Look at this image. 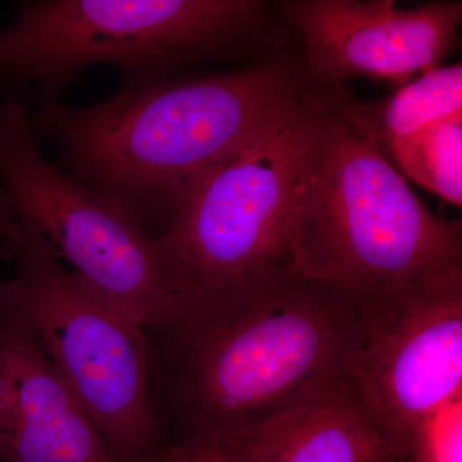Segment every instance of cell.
<instances>
[{"label":"cell","mask_w":462,"mask_h":462,"mask_svg":"<svg viewBox=\"0 0 462 462\" xmlns=\"http://www.w3.org/2000/svg\"><path fill=\"white\" fill-rule=\"evenodd\" d=\"M311 87L303 66L275 60L229 74L126 84L87 108L42 100L33 127L74 180L169 221L209 170L289 114Z\"/></svg>","instance_id":"cell-1"},{"label":"cell","mask_w":462,"mask_h":462,"mask_svg":"<svg viewBox=\"0 0 462 462\" xmlns=\"http://www.w3.org/2000/svg\"><path fill=\"white\" fill-rule=\"evenodd\" d=\"M285 224L291 269L364 300L462 269L460 223L421 202L330 89L300 100Z\"/></svg>","instance_id":"cell-2"},{"label":"cell","mask_w":462,"mask_h":462,"mask_svg":"<svg viewBox=\"0 0 462 462\" xmlns=\"http://www.w3.org/2000/svg\"><path fill=\"white\" fill-rule=\"evenodd\" d=\"M372 303L284 266L176 328L197 433L252 424L351 383Z\"/></svg>","instance_id":"cell-3"},{"label":"cell","mask_w":462,"mask_h":462,"mask_svg":"<svg viewBox=\"0 0 462 462\" xmlns=\"http://www.w3.org/2000/svg\"><path fill=\"white\" fill-rule=\"evenodd\" d=\"M258 0H42L0 29V81L54 97L81 69L120 67L126 84L240 56L266 20Z\"/></svg>","instance_id":"cell-4"},{"label":"cell","mask_w":462,"mask_h":462,"mask_svg":"<svg viewBox=\"0 0 462 462\" xmlns=\"http://www.w3.org/2000/svg\"><path fill=\"white\" fill-rule=\"evenodd\" d=\"M0 254L16 275L0 282V310L16 315L120 462L156 446L145 328L51 254L32 230L0 220Z\"/></svg>","instance_id":"cell-5"},{"label":"cell","mask_w":462,"mask_h":462,"mask_svg":"<svg viewBox=\"0 0 462 462\" xmlns=\"http://www.w3.org/2000/svg\"><path fill=\"white\" fill-rule=\"evenodd\" d=\"M300 100L209 170L165 229L153 236L178 314L172 329L215 311L263 276L288 266L285 223Z\"/></svg>","instance_id":"cell-6"},{"label":"cell","mask_w":462,"mask_h":462,"mask_svg":"<svg viewBox=\"0 0 462 462\" xmlns=\"http://www.w3.org/2000/svg\"><path fill=\"white\" fill-rule=\"evenodd\" d=\"M0 220L23 225L58 261L143 327L178 321L147 225L129 207L67 176L42 156L17 97L0 102Z\"/></svg>","instance_id":"cell-7"},{"label":"cell","mask_w":462,"mask_h":462,"mask_svg":"<svg viewBox=\"0 0 462 462\" xmlns=\"http://www.w3.org/2000/svg\"><path fill=\"white\" fill-rule=\"evenodd\" d=\"M349 384L404 460L412 428L462 396V269L373 300Z\"/></svg>","instance_id":"cell-8"},{"label":"cell","mask_w":462,"mask_h":462,"mask_svg":"<svg viewBox=\"0 0 462 462\" xmlns=\"http://www.w3.org/2000/svg\"><path fill=\"white\" fill-rule=\"evenodd\" d=\"M278 8L305 38L303 69L322 89L355 76L403 85L439 67L457 41L461 2L400 9L393 0H293Z\"/></svg>","instance_id":"cell-9"},{"label":"cell","mask_w":462,"mask_h":462,"mask_svg":"<svg viewBox=\"0 0 462 462\" xmlns=\"http://www.w3.org/2000/svg\"><path fill=\"white\" fill-rule=\"evenodd\" d=\"M0 461L120 462L16 315L0 310Z\"/></svg>","instance_id":"cell-10"},{"label":"cell","mask_w":462,"mask_h":462,"mask_svg":"<svg viewBox=\"0 0 462 462\" xmlns=\"http://www.w3.org/2000/svg\"><path fill=\"white\" fill-rule=\"evenodd\" d=\"M248 462H404L349 383L263 420L208 431Z\"/></svg>","instance_id":"cell-11"},{"label":"cell","mask_w":462,"mask_h":462,"mask_svg":"<svg viewBox=\"0 0 462 462\" xmlns=\"http://www.w3.org/2000/svg\"><path fill=\"white\" fill-rule=\"evenodd\" d=\"M330 90L346 120L383 152L397 139L461 114L462 66L437 67L375 102L352 99L345 89Z\"/></svg>","instance_id":"cell-12"},{"label":"cell","mask_w":462,"mask_h":462,"mask_svg":"<svg viewBox=\"0 0 462 462\" xmlns=\"http://www.w3.org/2000/svg\"><path fill=\"white\" fill-rule=\"evenodd\" d=\"M404 173L458 208L462 205V112L387 147Z\"/></svg>","instance_id":"cell-13"},{"label":"cell","mask_w":462,"mask_h":462,"mask_svg":"<svg viewBox=\"0 0 462 462\" xmlns=\"http://www.w3.org/2000/svg\"><path fill=\"white\" fill-rule=\"evenodd\" d=\"M404 462H462V396L443 404L412 428Z\"/></svg>","instance_id":"cell-14"},{"label":"cell","mask_w":462,"mask_h":462,"mask_svg":"<svg viewBox=\"0 0 462 462\" xmlns=\"http://www.w3.org/2000/svg\"><path fill=\"white\" fill-rule=\"evenodd\" d=\"M156 462H248L209 434H196L187 442L158 456Z\"/></svg>","instance_id":"cell-15"}]
</instances>
